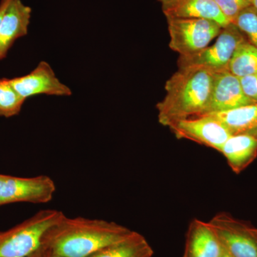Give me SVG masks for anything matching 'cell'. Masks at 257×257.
<instances>
[{
	"label": "cell",
	"instance_id": "9c48e42d",
	"mask_svg": "<svg viewBox=\"0 0 257 257\" xmlns=\"http://www.w3.org/2000/svg\"><path fill=\"white\" fill-rule=\"evenodd\" d=\"M15 90L24 99L38 94L69 96L72 94L70 88L56 77L50 64L42 61L30 73L23 77L10 79Z\"/></svg>",
	"mask_w": 257,
	"mask_h": 257
},
{
	"label": "cell",
	"instance_id": "3957f363",
	"mask_svg": "<svg viewBox=\"0 0 257 257\" xmlns=\"http://www.w3.org/2000/svg\"><path fill=\"white\" fill-rule=\"evenodd\" d=\"M64 216L61 211L44 209L11 229L0 231V257H26L35 252L45 232Z\"/></svg>",
	"mask_w": 257,
	"mask_h": 257
},
{
	"label": "cell",
	"instance_id": "8fae6325",
	"mask_svg": "<svg viewBox=\"0 0 257 257\" xmlns=\"http://www.w3.org/2000/svg\"><path fill=\"white\" fill-rule=\"evenodd\" d=\"M31 15V8L21 0H11L0 27V60L6 58L17 40L28 35Z\"/></svg>",
	"mask_w": 257,
	"mask_h": 257
},
{
	"label": "cell",
	"instance_id": "ba28073f",
	"mask_svg": "<svg viewBox=\"0 0 257 257\" xmlns=\"http://www.w3.org/2000/svg\"><path fill=\"white\" fill-rule=\"evenodd\" d=\"M169 128L177 138L190 140L218 152L232 135L222 123L207 114L179 120Z\"/></svg>",
	"mask_w": 257,
	"mask_h": 257
},
{
	"label": "cell",
	"instance_id": "d6986e66",
	"mask_svg": "<svg viewBox=\"0 0 257 257\" xmlns=\"http://www.w3.org/2000/svg\"><path fill=\"white\" fill-rule=\"evenodd\" d=\"M231 23L234 24L257 48V9L253 5L241 11Z\"/></svg>",
	"mask_w": 257,
	"mask_h": 257
},
{
	"label": "cell",
	"instance_id": "7402d4cb",
	"mask_svg": "<svg viewBox=\"0 0 257 257\" xmlns=\"http://www.w3.org/2000/svg\"><path fill=\"white\" fill-rule=\"evenodd\" d=\"M52 256V253H51L50 250L45 246H40L38 249L36 250L35 252L31 253L29 256L26 257H51Z\"/></svg>",
	"mask_w": 257,
	"mask_h": 257
},
{
	"label": "cell",
	"instance_id": "277c9868",
	"mask_svg": "<svg viewBox=\"0 0 257 257\" xmlns=\"http://www.w3.org/2000/svg\"><path fill=\"white\" fill-rule=\"evenodd\" d=\"M171 50L179 57H188L209 46L222 27L213 20L201 18H167Z\"/></svg>",
	"mask_w": 257,
	"mask_h": 257
},
{
	"label": "cell",
	"instance_id": "44dd1931",
	"mask_svg": "<svg viewBox=\"0 0 257 257\" xmlns=\"http://www.w3.org/2000/svg\"><path fill=\"white\" fill-rule=\"evenodd\" d=\"M243 94L253 102H257V75L239 77Z\"/></svg>",
	"mask_w": 257,
	"mask_h": 257
},
{
	"label": "cell",
	"instance_id": "603a6c76",
	"mask_svg": "<svg viewBox=\"0 0 257 257\" xmlns=\"http://www.w3.org/2000/svg\"><path fill=\"white\" fill-rule=\"evenodd\" d=\"M11 0H0V27H1L2 20L4 16L7 8L9 6Z\"/></svg>",
	"mask_w": 257,
	"mask_h": 257
},
{
	"label": "cell",
	"instance_id": "2e32d148",
	"mask_svg": "<svg viewBox=\"0 0 257 257\" xmlns=\"http://www.w3.org/2000/svg\"><path fill=\"white\" fill-rule=\"evenodd\" d=\"M154 250L143 234L134 231L128 237L102 248L89 257H152Z\"/></svg>",
	"mask_w": 257,
	"mask_h": 257
},
{
	"label": "cell",
	"instance_id": "ffe728a7",
	"mask_svg": "<svg viewBox=\"0 0 257 257\" xmlns=\"http://www.w3.org/2000/svg\"><path fill=\"white\" fill-rule=\"evenodd\" d=\"M221 13L232 23L243 10L252 5V0H214Z\"/></svg>",
	"mask_w": 257,
	"mask_h": 257
},
{
	"label": "cell",
	"instance_id": "8992f818",
	"mask_svg": "<svg viewBox=\"0 0 257 257\" xmlns=\"http://www.w3.org/2000/svg\"><path fill=\"white\" fill-rule=\"evenodd\" d=\"M223 248L233 257H257V239L251 224L221 211L208 221Z\"/></svg>",
	"mask_w": 257,
	"mask_h": 257
},
{
	"label": "cell",
	"instance_id": "5bb4252c",
	"mask_svg": "<svg viewBox=\"0 0 257 257\" xmlns=\"http://www.w3.org/2000/svg\"><path fill=\"white\" fill-rule=\"evenodd\" d=\"M220 153L236 175L241 173L257 157V139L246 135H232L221 147Z\"/></svg>",
	"mask_w": 257,
	"mask_h": 257
},
{
	"label": "cell",
	"instance_id": "52a82bcc",
	"mask_svg": "<svg viewBox=\"0 0 257 257\" xmlns=\"http://www.w3.org/2000/svg\"><path fill=\"white\" fill-rule=\"evenodd\" d=\"M56 191L55 182L46 175L35 177L0 175V206L16 202L45 204Z\"/></svg>",
	"mask_w": 257,
	"mask_h": 257
},
{
	"label": "cell",
	"instance_id": "9a60e30c",
	"mask_svg": "<svg viewBox=\"0 0 257 257\" xmlns=\"http://www.w3.org/2000/svg\"><path fill=\"white\" fill-rule=\"evenodd\" d=\"M207 114L222 123L231 135H246L257 139V102L232 110Z\"/></svg>",
	"mask_w": 257,
	"mask_h": 257
},
{
	"label": "cell",
	"instance_id": "30bf717a",
	"mask_svg": "<svg viewBox=\"0 0 257 257\" xmlns=\"http://www.w3.org/2000/svg\"><path fill=\"white\" fill-rule=\"evenodd\" d=\"M253 103L243 94L239 77L229 70L221 71L214 73L210 99L203 114L232 110Z\"/></svg>",
	"mask_w": 257,
	"mask_h": 257
},
{
	"label": "cell",
	"instance_id": "5b68a950",
	"mask_svg": "<svg viewBox=\"0 0 257 257\" xmlns=\"http://www.w3.org/2000/svg\"><path fill=\"white\" fill-rule=\"evenodd\" d=\"M246 37L233 23L222 28L215 43L188 57H179L178 67L199 66L213 72L229 70L235 51Z\"/></svg>",
	"mask_w": 257,
	"mask_h": 257
},
{
	"label": "cell",
	"instance_id": "ac0fdd59",
	"mask_svg": "<svg viewBox=\"0 0 257 257\" xmlns=\"http://www.w3.org/2000/svg\"><path fill=\"white\" fill-rule=\"evenodd\" d=\"M25 100L15 90L10 79H0V116L9 118L18 115Z\"/></svg>",
	"mask_w": 257,
	"mask_h": 257
},
{
	"label": "cell",
	"instance_id": "d4e9b609",
	"mask_svg": "<svg viewBox=\"0 0 257 257\" xmlns=\"http://www.w3.org/2000/svg\"><path fill=\"white\" fill-rule=\"evenodd\" d=\"M219 257H233L231 256V255L229 254V253H228L226 252V251L223 248V251L222 253H221V254L220 255V256Z\"/></svg>",
	"mask_w": 257,
	"mask_h": 257
},
{
	"label": "cell",
	"instance_id": "7a4b0ae2",
	"mask_svg": "<svg viewBox=\"0 0 257 257\" xmlns=\"http://www.w3.org/2000/svg\"><path fill=\"white\" fill-rule=\"evenodd\" d=\"M214 73L199 66L179 67L165 84L166 94L157 104L161 124H171L205 112L212 89Z\"/></svg>",
	"mask_w": 257,
	"mask_h": 257
},
{
	"label": "cell",
	"instance_id": "4fadbf2b",
	"mask_svg": "<svg viewBox=\"0 0 257 257\" xmlns=\"http://www.w3.org/2000/svg\"><path fill=\"white\" fill-rule=\"evenodd\" d=\"M223 247L209 223L193 219L186 234L183 257H219Z\"/></svg>",
	"mask_w": 257,
	"mask_h": 257
},
{
	"label": "cell",
	"instance_id": "6da1fadb",
	"mask_svg": "<svg viewBox=\"0 0 257 257\" xmlns=\"http://www.w3.org/2000/svg\"><path fill=\"white\" fill-rule=\"evenodd\" d=\"M134 231L114 221L64 215L45 232L42 245L52 256L89 257L126 239Z\"/></svg>",
	"mask_w": 257,
	"mask_h": 257
},
{
	"label": "cell",
	"instance_id": "484cf974",
	"mask_svg": "<svg viewBox=\"0 0 257 257\" xmlns=\"http://www.w3.org/2000/svg\"><path fill=\"white\" fill-rule=\"evenodd\" d=\"M252 5L257 9V0H252Z\"/></svg>",
	"mask_w": 257,
	"mask_h": 257
},
{
	"label": "cell",
	"instance_id": "4316f807",
	"mask_svg": "<svg viewBox=\"0 0 257 257\" xmlns=\"http://www.w3.org/2000/svg\"><path fill=\"white\" fill-rule=\"evenodd\" d=\"M51 257H57V256H52H52H51Z\"/></svg>",
	"mask_w": 257,
	"mask_h": 257
},
{
	"label": "cell",
	"instance_id": "cb8c5ba5",
	"mask_svg": "<svg viewBox=\"0 0 257 257\" xmlns=\"http://www.w3.org/2000/svg\"><path fill=\"white\" fill-rule=\"evenodd\" d=\"M250 230H251V233L253 234V236H255V238L257 239V228L253 226L251 224L250 226Z\"/></svg>",
	"mask_w": 257,
	"mask_h": 257
},
{
	"label": "cell",
	"instance_id": "7c38bea8",
	"mask_svg": "<svg viewBox=\"0 0 257 257\" xmlns=\"http://www.w3.org/2000/svg\"><path fill=\"white\" fill-rule=\"evenodd\" d=\"M167 18H201L213 20L222 28L230 22L214 0H158Z\"/></svg>",
	"mask_w": 257,
	"mask_h": 257
},
{
	"label": "cell",
	"instance_id": "e0dca14e",
	"mask_svg": "<svg viewBox=\"0 0 257 257\" xmlns=\"http://www.w3.org/2000/svg\"><path fill=\"white\" fill-rule=\"evenodd\" d=\"M229 70L238 77L257 75V48L246 39L239 44L229 65Z\"/></svg>",
	"mask_w": 257,
	"mask_h": 257
}]
</instances>
